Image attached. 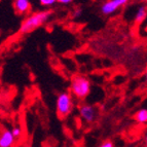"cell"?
Wrapping results in <instances>:
<instances>
[{
    "label": "cell",
    "mask_w": 147,
    "mask_h": 147,
    "mask_svg": "<svg viewBox=\"0 0 147 147\" xmlns=\"http://www.w3.org/2000/svg\"><path fill=\"white\" fill-rule=\"evenodd\" d=\"M53 16L52 10H38L35 11L33 13H31L30 16H28L27 18H25L22 21L19 28V32L21 34H28L31 33L32 31L38 29L39 27L43 26L47 21L49 20V18Z\"/></svg>",
    "instance_id": "6da1fadb"
},
{
    "label": "cell",
    "mask_w": 147,
    "mask_h": 147,
    "mask_svg": "<svg viewBox=\"0 0 147 147\" xmlns=\"http://www.w3.org/2000/svg\"><path fill=\"white\" fill-rule=\"evenodd\" d=\"M70 91L76 99L84 100L91 93V81L84 75H74L70 82Z\"/></svg>",
    "instance_id": "7a4b0ae2"
},
{
    "label": "cell",
    "mask_w": 147,
    "mask_h": 147,
    "mask_svg": "<svg viewBox=\"0 0 147 147\" xmlns=\"http://www.w3.org/2000/svg\"><path fill=\"white\" fill-rule=\"evenodd\" d=\"M74 108L73 98L70 93L63 92L57 97L56 111L60 118H66L72 112Z\"/></svg>",
    "instance_id": "3957f363"
},
{
    "label": "cell",
    "mask_w": 147,
    "mask_h": 147,
    "mask_svg": "<svg viewBox=\"0 0 147 147\" xmlns=\"http://www.w3.org/2000/svg\"><path fill=\"white\" fill-rule=\"evenodd\" d=\"M78 113L80 118L88 123H94L98 116V111L91 104H81L78 107Z\"/></svg>",
    "instance_id": "277c9868"
},
{
    "label": "cell",
    "mask_w": 147,
    "mask_h": 147,
    "mask_svg": "<svg viewBox=\"0 0 147 147\" xmlns=\"http://www.w3.org/2000/svg\"><path fill=\"white\" fill-rule=\"evenodd\" d=\"M129 0H108L101 5V12L104 16H110L125 6Z\"/></svg>",
    "instance_id": "5b68a950"
},
{
    "label": "cell",
    "mask_w": 147,
    "mask_h": 147,
    "mask_svg": "<svg viewBox=\"0 0 147 147\" xmlns=\"http://www.w3.org/2000/svg\"><path fill=\"white\" fill-rule=\"evenodd\" d=\"M16 137L12 134L11 130L4 129L0 135V147H12L16 143Z\"/></svg>",
    "instance_id": "8992f818"
},
{
    "label": "cell",
    "mask_w": 147,
    "mask_h": 147,
    "mask_svg": "<svg viewBox=\"0 0 147 147\" xmlns=\"http://www.w3.org/2000/svg\"><path fill=\"white\" fill-rule=\"evenodd\" d=\"M13 9L18 15H26L31 10V2L30 0H13Z\"/></svg>",
    "instance_id": "52a82bcc"
},
{
    "label": "cell",
    "mask_w": 147,
    "mask_h": 147,
    "mask_svg": "<svg viewBox=\"0 0 147 147\" xmlns=\"http://www.w3.org/2000/svg\"><path fill=\"white\" fill-rule=\"evenodd\" d=\"M147 18V7L145 5H141L136 11L134 16V23L135 24H140Z\"/></svg>",
    "instance_id": "ba28073f"
},
{
    "label": "cell",
    "mask_w": 147,
    "mask_h": 147,
    "mask_svg": "<svg viewBox=\"0 0 147 147\" xmlns=\"http://www.w3.org/2000/svg\"><path fill=\"white\" fill-rule=\"evenodd\" d=\"M136 123L139 125H146L147 123V109L146 108H141L134 114Z\"/></svg>",
    "instance_id": "9c48e42d"
},
{
    "label": "cell",
    "mask_w": 147,
    "mask_h": 147,
    "mask_svg": "<svg viewBox=\"0 0 147 147\" xmlns=\"http://www.w3.org/2000/svg\"><path fill=\"white\" fill-rule=\"evenodd\" d=\"M11 132H12V134H13V136L16 137V139H20V138L22 137L23 130L20 125H15V127L11 129Z\"/></svg>",
    "instance_id": "30bf717a"
},
{
    "label": "cell",
    "mask_w": 147,
    "mask_h": 147,
    "mask_svg": "<svg viewBox=\"0 0 147 147\" xmlns=\"http://www.w3.org/2000/svg\"><path fill=\"white\" fill-rule=\"evenodd\" d=\"M39 3H40V5H42V6L51 7V6L56 4L57 0H39Z\"/></svg>",
    "instance_id": "8fae6325"
},
{
    "label": "cell",
    "mask_w": 147,
    "mask_h": 147,
    "mask_svg": "<svg viewBox=\"0 0 147 147\" xmlns=\"http://www.w3.org/2000/svg\"><path fill=\"white\" fill-rule=\"evenodd\" d=\"M99 147H114V144H113V142L110 141V140H106Z\"/></svg>",
    "instance_id": "7c38bea8"
},
{
    "label": "cell",
    "mask_w": 147,
    "mask_h": 147,
    "mask_svg": "<svg viewBox=\"0 0 147 147\" xmlns=\"http://www.w3.org/2000/svg\"><path fill=\"white\" fill-rule=\"evenodd\" d=\"M81 13H82V10H81L80 8H75V9L73 10V12H72V17L78 18L81 16Z\"/></svg>",
    "instance_id": "4fadbf2b"
},
{
    "label": "cell",
    "mask_w": 147,
    "mask_h": 147,
    "mask_svg": "<svg viewBox=\"0 0 147 147\" xmlns=\"http://www.w3.org/2000/svg\"><path fill=\"white\" fill-rule=\"evenodd\" d=\"M57 2L64 5H68V4H71L73 2V0H57Z\"/></svg>",
    "instance_id": "5bb4252c"
},
{
    "label": "cell",
    "mask_w": 147,
    "mask_h": 147,
    "mask_svg": "<svg viewBox=\"0 0 147 147\" xmlns=\"http://www.w3.org/2000/svg\"><path fill=\"white\" fill-rule=\"evenodd\" d=\"M144 145H145V147H147V134L144 136Z\"/></svg>",
    "instance_id": "9a60e30c"
},
{
    "label": "cell",
    "mask_w": 147,
    "mask_h": 147,
    "mask_svg": "<svg viewBox=\"0 0 147 147\" xmlns=\"http://www.w3.org/2000/svg\"><path fill=\"white\" fill-rule=\"evenodd\" d=\"M145 81L147 82V69H146V73H145Z\"/></svg>",
    "instance_id": "2e32d148"
}]
</instances>
